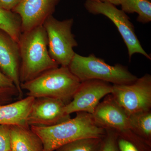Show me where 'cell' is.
I'll use <instances>...</instances> for the list:
<instances>
[{
  "mask_svg": "<svg viewBox=\"0 0 151 151\" xmlns=\"http://www.w3.org/2000/svg\"><path fill=\"white\" fill-rule=\"evenodd\" d=\"M130 130L135 135L150 145L151 111L134 113L129 116Z\"/></svg>",
  "mask_w": 151,
  "mask_h": 151,
  "instance_id": "obj_15",
  "label": "cell"
},
{
  "mask_svg": "<svg viewBox=\"0 0 151 151\" xmlns=\"http://www.w3.org/2000/svg\"><path fill=\"white\" fill-rule=\"evenodd\" d=\"M121 0H100V1L107 2L113 5L116 6L120 5Z\"/></svg>",
  "mask_w": 151,
  "mask_h": 151,
  "instance_id": "obj_25",
  "label": "cell"
},
{
  "mask_svg": "<svg viewBox=\"0 0 151 151\" xmlns=\"http://www.w3.org/2000/svg\"><path fill=\"white\" fill-rule=\"evenodd\" d=\"M60 0H21L12 12L21 20L22 33L40 26L52 15Z\"/></svg>",
  "mask_w": 151,
  "mask_h": 151,
  "instance_id": "obj_10",
  "label": "cell"
},
{
  "mask_svg": "<svg viewBox=\"0 0 151 151\" xmlns=\"http://www.w3.org/2000/svg\"><path fill=\"white\" fill-rule=\"evenodd\" d=\"M0 151H11L10 125L0 124Z\"/></svg>",
  "mask_w": 151,
  "mask_h": 151,
  "instance_id": "obj_21",
  "label": "cell"
},
{
  "mask_svg": "<svg viewBox=\"0 0 151 151\" xmlns=\"http://www.w3.org/2000/svg\"><path fill=\"white\" fill-rule=\"evenodd\" d=\"M91 1H100V0H91Z\"/></svg>",
  "mask_w": 151,
  "mask_h": 151,
  "instance_id": "obj_26",
  "label": "cell"
},
{
  "mask_svg": "<svg viewBox=\"0 0 151 151\" xmlns=\"http://www.w3.org/2000/svg\"><path fill=\"white\" fill-rule=\"evenodd\" d=\"M92 116L96 124L104 129L117 133L130 130L129 116L111 94L99 103Z\"/></svg>",
  "mask_w": 151,
  "mask_h": 151,
  "instance_id": "obj_11",
  "label": "cell"
},
{
  "mask_svg": "<svg viewBox=\"0 0 151 151\" xmlns=\"http://www.w3.org/2000/svg\"><path fill=\"white\" fill-rule=\"evenodd\" d=\"M65 105L62 100L56 98H35L27 117V125L29 127H50L67 121L71 118L65 112Z\"/></svg>",
  "mask_w": 151,
  "mask_h": 151,
  "instance_id": "obj_9",
  "label": "cell"
},
{
  "mask_svg": "<svg viewBox=\"0 0 151 151\" xmlns=\"http://www.w3.org/2000/svg\"><path fill=\"white\" fill-rule=\"evenodd\" d=\"M104 137H90L79 139L63 145L55 151H101Z\"/></svg>",
  "mask_w": 151,
  "mask_h": 151,
  "instance_id": "obj_19",
  "label": "cell"
},
{
  "mask_svg": "<svg viewBox=\"0 0 151 151\" xmlns=\"http://www.w3.org/2000/svg\"><path fill=\"white\" fill-rule=\"evenodd\" d=\"M11 151H43L39 137L28 126H10Z\"/></svg>",
  "mask_w": 151,
  "mask_h": 151,
  "instance_id": "obj_14",
  "label": "cell"
},
{
  "mask_svg": "<svg viewBox=\"0 0 151 151\" xmlns=\"http://www.w3.org/2000/svg\"><path fill=\"white\" fill-rule=\"evenodd\" d=\"M68 67L81 82L96 79L113 84H129L138 78L127 66L109 65L93 54L84 56L75 53Z\"/></svg>",
  "mask_w": 151,
  "mask_h": 151,
  "instance_id": "obj_4",
  "label": "cell"
},
{
  "mask_svg": "<svg viewBox=\"0 0 151 151\" xmlns=\"http://www.w3.org/2000/svg\"><path fill=\"white\" fill-rule=\"evenodd\" d=\"M35 99L28 96L13 103L0 105V124L29 127L27 117Z\"/></svg>",
  "mask_w": 151,
  "mask_h": 151,
  "instance_id": "obj_13",
  "label": "cell"
},
{
  "mask_svg": "<svg viewBox=\"0 0 151 151\" xmlns=\"http://www.w3.org/2000/svg\"><path fill=\"white\" fill-rule=\"evenodd\" d=\"M20 55L18 42L0 29V69L12 80L22 99L23 92L19 78Z\"/></svg>",
  "mask_w": 151,
  "mask_h": 151,
  "instance_id": "obj_12",
  "label": "cell"
},
{
  "mask_svg": "<svg viewBox=\"0 0 151 151\" xmlns=\"http://www.w3.org/2000/svg\"><path fill=\"white\" fill-rule=\"evenodd\" d=\"M76 116L50 127H30L43 144V151H54L76 140L90 137L103 138L106 130L94 122L92 114L77 112Z\"/></svg>",
  "mask_w": 151,
  "mask_h": 151,
  "instance_id": "obj_1",
  "label": "cell"
},
{
  "mask_svg": "<svg viewBox=\"0 0 151 151\" xmlns=\"http://www.w3.org/2000/svg\"><path fill=\"white\" fill-rule=\"evenodd\" d=\"M21 0H0V7L8 11H12Z\"/></svg>",
  "mask_w": 151,
  "mask_h": 151,
  "instance_id": "obj_24",
  "label": "cell"
},
{
  "mask_svg": "<svg viewBox=\"0 0 151 151\" xmlns=\"http://www.w3.org/2000/svg\"><path fill=\"white\" fill-rule=\"evenodd\" d=\"M0 88H7V89L16 88L13 81L7 76H6L4 73H3L1 70H0Z\"/></svg>",
  "mask_w": 151,
  "mask_h": 151,
  "instance_id": "obj_23",
  "label": "cell"
},
{
  "mask_svg": "<svg viewBox=\"0 0 151 151\" xmlns=\"http://www.w3.org/2000/svg\"><path fill=\"white\" fill-rule=\"evenodd\" d=\"M18 44L21 84L34 79L47 70L59 67L49 54L47 36L43 26L22 33Z\"/></svg>",
  "mask_w": 151,
  "mask_h": 151,
  "instance_id": "obj_2",
  "label": "cell"
},
{
  "mask_svg": "<svg viewBox=\"0 0 151 151\" xmlns=\"http://www.w3.org/2000/svg\"><path fill=\"white\" fill-rule=\"evenodd\" d=\"M116 133V142L119 151H147L148 150L147 147L150 145L131 130Z\"/></svg>",
  "mask_w": 151,
  "mask_h": 151,
  "instance_id": "obj_18",
  "label": "cell"
},
{
  "mask_svg": "<svg viewBox=\"0 0 151 151\" xmlns=\"http://www.w3.org/2000/svg\"><path fill=\"white\" fill-rule=\"evenodd\" d=\"M81 83L68 67L59 66L21 84V88L27 91L28 96L56 98L67 105L72 100Z\"/></svg>",
  "mask_w": 151,
  "mask_h": 151,
  "instance_id": "obj_3",
  "label": "cell"
},
{
  "mask_svg": "<svg viewBox=\"0 0 151 151\" xmlns=\"http://www.w3.org/2000/svg\"><path fill=\"white\" fill-rule=\"evenodd\" d=\"M16 97H19L18 92L16 88H0V105L11 103Z\"/></svg>",
  "mask_w": 151,
  "mask_h": 151,
  "instance_id": "obj_22",
  "label": "cell"
},
{
  "mask_svg": "<svg viewBox=\"0 0 151 151\" xmlns=\"http://www.w3.org/2000/svg\"><path fill=\"white\" fill-rule=\"evenodd\" d=\"M129 116L151 110V76L145 74L129 84H113L111 93Z\"/></svg>",
  "mask_w": 151,
  "mask_h": 151,
  "instance_id": "obj_7",
  "label": "cell"
},
{
  "mask_svg": "<svg viewBox=\"0 0 151 151\" xmlns=\"http://www.w3.org/2000/svg\"><path fill=\"white\" fill-rule=\"evenodd\" d=\"M73 23V19L60 21L52 15L42 25L47 36L49 54L60 66H68L76 53L73 48L78 45L71 32Z\"/></svg>",
  "mask_w": 151,
  "mask_h": 151,
  "instance_id": "obj_5",
  "label": "cell"
},
{
  "mask_svg": "<svg viewBox=\"0 0 151 151\" xmlns=\"http://www.w3.org/2000/svg\"><path fill=\"white\" fill-rule=\"evenodd\" d=\"M84 7L86 10L93 14H102L108 17L116 26L122 36L127 49L129 58L133 55L139 53L151 60L149 55L143 48L135 32L134 25L127 14L107 2L86 0Z\"/></svg>",
  "mask_w": 151,
  "mask_h": 151,
  "instance_id": "obj_6",
  "label": "cell"
},
{
  "mask_svg": "<svg viewBox=\"0 0 151 151\" xmlns=\"http://www.w3.org/2000/svg\"><path fill=\"white\" fill-rule=\"evenodd\" d=\"M120 5L125 13L138 14L137 21L143 24L151 21V2L150 0H121Z\"/></svg>",
  "mask_w": 151,
  "mask_h": 151,
  "instance_id": "obj_16",
  "label": "cell"
},
{
  "mask_svg": "<svg viewBox=\"0 0 151 151\" xmlns=\"http://www.w3.org/2000/svg\"><path fill=\"white\" fill-rule=\"evenodd\" d=\"M113 85L101 80L92 79L81 82L72 100L66 105L68 114L84 112L92 115L100 100L111 94Z\"/></svg>",
  "mask_w": 151,
  "mask_h": 151,
  "instance_id": "obj_8",
  "label": "cell"
},
{
  "mask_svg": "<svg viewBox=\"0 0 151 151\" xmlns=\"http://www.w3.org/2000/svg\"><path fill=\"white\" fill-rule=\"evenodd\" d=\"M106 134L103 138L101 151H119L116 142V133L110 129H105Z\"/></svg>",
  "mask_w": 151,
  "mask_h": 151,
  "instance_id": "obj_20",
  "label": "cell"
},
{
  "mask_svg": "<svg viewBox=\"0 0 151 151\" xmlns=\"http://www.w3.org/2000/svg\"><path fill=\"white\" fill-rule=\"evenodd\" d=\"M0 29L18 42L22 34L21 20L18 14L0 7Z\"/></svg>",
  "mask_w": 151,
  "mask_h": 151,
  "instance_id": "obj_17",
  "label": "cell"
}]
</instances>
